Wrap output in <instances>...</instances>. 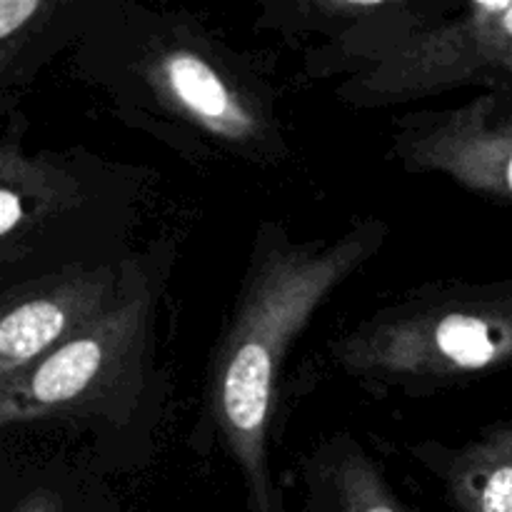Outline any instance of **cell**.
I'll return each mask as SVG.
<instances>
[{"mask_svg": "<svg viewBox=\"0 0 512 512\" xmlns=\"http://www.w3.org/2000/svg\"><path fill=\"white\" fill-rule=\"evenodd\" d=\"M145 80L155 98L210 138L248 150L273 140L258 95L228 60L200 40L178 35L155 45L145 60Z\"/></svg>", "mask_w": 512, "mask_h": 512, "instance_id": "5", "label": "cell"}, {"mask_svg": "<svg viewBox=\"0 0 512 512\" xmlns=\"http://www.w3.org/2000/svg\"><path fill=\"white\" fill-rule=\"evenodd\" d=\"M388 225L365 220L333 243H298L263 225L228 328L210 363L208 408L240 470L253 512H285L270 473V423L288 350L320 305L385 243Z\"/></svg>", "mask_w": 512, "mask_h": 512, "instance_id": "1", "label": "cell"}, {"mask_svg": "<svg viewBox=\"0 0 512 512\" xmlns=\"http://www.w3.org/2000/svg\"><path fill=\"white\" fill-rule=\"evenodd\" d=\"M13 512H65L63 500L53 493V490H33L30 495H25Z\"/></svg>", "mask_w": 512, "mask_h": 512, "instance_id": "11", "label": "cell"}, {"mask_svg": "<svg viewBox=\"0 0 512 512\" xmlns=\"http://www.w3.org/2000/svg\"><path fill=\"white\" fill-rule=\"evenodd\" d=\"M443 478L460 512H512V433L495 430L450 453Z\"/></svg>", "mask_w": 512, "mask_h": 512, "instance_id": "8", "label": "cell"}, {"mask_svg": "<svg viewBox=\"0 0 512 512\" xmlns=\"http://www.w3.org/2000/svg\"><path fill=\"white\" fill-rule=\"evenodd\" d=\"M360 58L340 90L360 108L495 80L512 70V3H465L440 20H408L383 43L360 48Z\"/></svg>", "mask_w": 512, "mask_h": 512, "instance_id": "3", "label": "cell"}, {"mask_svg": "<svg viewBox=\"0 0 512 512\" xmlns=\"http://www.w3.org/2000/svg\"><path fill=\"white\" fill-rule=\"evenodd\" d=\"M150 330V293L128 270L118 303L23 373L0 383L5 428L55 415L100 413L135 380Z\"/></svg>", "mask_w": 512, "mask_h": 512, "instance_id": "4", "label": "cell"}, {"mask_svg": "<svg viewBox=\"0 0 512 512\" xmlns=\"http://www.w3.org/2000/svg\"><path fill=\"white\" fill-rule=\"evenodd\" d=\"M48 10L50 5L38 3V0H0V45H3V55L13 50L18 38H23L30 25Z\"/></svg>", "mask_w": 512, "mask_h": 512, "instance_id": "10", "label": "cell"}, {"mask_svg": "<svg viewBox=\"0 0 512 512\" xmlns=\"http://www.w3.org/2000/svg\"><path fill=\"white\" fill-rule=\"evenodd\" d=\"M333 485L340 512H408L363 450H350L338 460Z\"/></svg>", "mask_w": 512, "mask_h": 512, "instance_id": "9", "label": "cell"}, {"mask_svg": "<svg viewBox=\"0 0 512 512\" xmlns=\"http://www.w3.org/2000/svg\"><path fill=\"white\" fill-rule=\"evenodd\" d=\"M80 188L60 165L35 158L13 138L0 148V240L3 258L23 253L43 223L78 203Z\"/></svg>", "mask_w": 512, "mask_h": 512, "instance_id": "7", "label": "cell"}, {"mask_svg": "<svg viewBox=\"0 0 512 512\" xmlns=\"http://www.w3.org/2000/svg\"><path fill=\"white\" fill-rule=\"evenodd\" d=\"M125 283L128 273L118 278L105 265H70L5 295L0 315V383L28 370L108 313L123 295Z\"/></svg>", "mask_w": 512, "mask_h": 512, "instance_id": "6", "label": "cell"}, {"mask_svg": "<svg viewBox=\"0 0 512 512\" xmlns=\"http://www.w3.org/2000/svg\"><path fill=\"white\" fill-rule=\"evenodd\" d=\"M330 350L338 368L368 388L435 393L512 360V295L470 283L418 290Z\"/></svg>", "mask_w": 512, "mask_h": 512, "instance_id": "2", "label": "cell"}]
</instances>
